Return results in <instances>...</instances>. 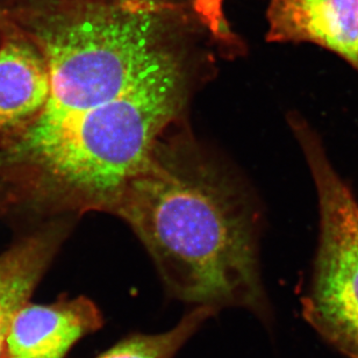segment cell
<instances>
[{
	"label": "cell",
	"instance_id": "9",
	"mask_svg": "<svg viewBox=\"0 0 358 358\" xmlns=\"http://www.w3.org/2000/svg\"><path fill=\"white\" fill-rule=\"evenodd\" d=\"M3 201H5V196H3V187L0 186V206L3 205Z\"/></svg>",
	"mask_w": 358,
	"mask_h": 358
},
{
	"label": "cell",
	"instance_id": "7",
	"mask_svg": "<svg viewBox=\"0 0 358 358\" xmlns=\"http://www.w3.org/2000/svg\"><path fill=\"white\" fill-rule=\"evenodd\" d=\"M57 231L24 238L0 255V356L10 322L48 268L59 245Z\"/></svg>",
	"mask_w": 358,
	"mask_h": 358
},
{
	"label": "cell",
	"instance_id": "3",
	"mask_svg": "<svg viewBox=\"0 0 358 358\" xmlns=\"http://www.w3.org/2000/svg\"><path fill=\"white\" fill-rule=\"evenodd\" d=\"M289 122L310 166L320 215L303 317L343 355L358 358V200L317 131L299 114H289Z\"/></svg>",
	"mask_w": 358,
	"mask_h": 358
},
{
	"label": "cell",
	"instance_id": "1",
	"mask_svg": "<svg viewBox=\"0 0 358 358\" xmlns=\"http://www.w3.org/2000/svg\"><path fill=\"white\" fill-rule=\"evenodd\" d=\"M184 124L159 140L110 214L138 235L170 296L215 312L240 307L268 321L255 210Z\"/></svg>",
	"mask_w": 358,
	"mask_h": 358
},
{
	"label": "cell",
	"instance_id": "6",
	"mask_svg": "<svg viewBox=\"0 0 358 358\" xmlns=\"http://www.w3.org/2000/svg\"><path fill=\"white\" fill-rule=\"evenodd\" d=\"M268 40L310 42L358 73V0H271Z\"/></svg>",
	"mask_w": 358,
	"mask_h": 358
},
{
	"label": "cell",
	"instance_id": "5",
	"mask_svg": "<svg viewBox=\"0 0 358 358\" xmlns=\"http://www.w3.org/2000/svg\"><path fill=\"white\" fill-rule=\"evenodd\" d=\"M103 324V314L87 296L52 305L27 303L10 322L0 358H64Z\"/></svg>",
	"mask_w": 358,
	"mask_h": 358
},
{
	"label": "cell",
	"instance_id": "8",
	"mask_svg": "<svg viewBox=\"0 0 358 358\" xmlns=\"http://www.w3.org/2000/svg\"><path fill=\"white\" fill-rule=\"evenodd\" d=\"M217 314L208 307H194L177 326L159 334H133L96 358H173L205 321Z\"/></svg>",
	"mask_w": 358,
	"mask_h": 358
},
{
	"label": "cell",
	"instance_id": "4",
	"mask_svg": "<svg viewBox=\"0 0 358 358\" xmlns=\"http://www.w3.org/2000/svg\"><path fill=\"white\" fill-rule=\"evenodd\" d=\"M0 136L21 138L45 110L50 77L45 56L0 10Z\"/></svg>",
	"mask_w": 358,
	"mask_h": 358
},
{
	"label": "cell",
	"instance_id": "2",
	"mask_svg": "<svg viewBox=\"0 0 358 358\" xmlns=\"http://www.w3.org/2000/svg\"><path fill=\"white\" fill-rule=\"evenodd\" d=\"M1 12L45 56L47 110L128 89L189 54L159 0H10Z\"/></svg>",
	"mask_w": 358,
	"mask_h": 358
}]
</instances>
